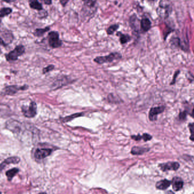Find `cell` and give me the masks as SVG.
Here are the masks:
<instances>
[{
  "label": "cell",
  "instance_id": "38",
  "mask_svg": "<svg viewBox=\"0 0 194 194\" xmlns=\"http://www.w3.org/2000/svg\"><path fill=\"white\" fill-rule=\"evenodd\" d=\"M39 194H46V193H40Z\"/></svg>",
  "mask_w": 194,
  "mask_h": 194
},
{
  "label": "cell",
  "instance_id": "3",
  "mask_svg": "<svg viewBox=\"0 0 194 194\" xmlns=\"http://www.w3.org/2000/svg\"><path fill=\"white\" fill-rule=\"evenodd\" d=\"M157 14L161 18H167L172 12V5L170 2L165 1H160L159 6L157 9Z\"/></svg>",
  "mask_w": 194,
  "mask_h": 194
},
{
  "label": "cell",
  "instance_id": "1",
  "mask_svg": "<svg viewBox=\"0 0 194 194\" xmlns=\"http://www.w3.org/2000/svg\"><path fill=\"white\" fill-rule=\"evenodd\" d=\"M81 10V17L84 19L87 18L88 20L93 17L97 10L96 1H84Z\"/></svg>",
  "mask_w": 194,
  "mask_h": 194
},
{
  "label": "cell",
  "instance_id": "16",
  "mask_svg": "<svg viewBox=\"0 0 194 194\" xmlns=\"http://www.w3.org/2000/svg\"><path fill=\"white\" fill-rule=\"evenodd\" d=\"M14 40V36L12 33H5L1 35L0 37V44L4 46H7L10 44Z\"/></svg>",
  "mask_w": 194,
  "mask_h": 194
},
{
  "label": "cell",
  "instance_id": "32",
  "mask_svg": "<svg viewBox=\"0 0 194 194\" xmlns=\"http://www.w3.org/2000/svg\"><path fill=\"white\" fill-rule=\"evenodd\" d=\"M142 139L144 141L146 142L148 141H150L152 139V136L148 133H143L142 136Z\"/></svg>",
  "mask_w": 194,
  "mask_h": 194
},
{
  "label": "cell",
  "instance_id": "28",
  "mask_svg": "<svg viewBox=\"0 0 194 194\" xmlns=\"http://www.w3.org/2000/svg\"><path fill=\"white\" fill-rule=\"evenodd\" d=\"M12 9L10 7H4L0 9V18L7 16L12 13Z\"/></svg>",
  "mask_w": 194,
  "mask_h": 194
},
{
  "label": "cell",
  "instance_id": "19",
  "mask_svg": "<svg viewBox=\"0 0 194 194\" xmlns=\"http://www.w3.org/2000/svg\"><path fill=\"white\" fill-rule=\"evenodd\" d=\"M171 185V181L167 179L160 180V181L156 183L155 187L158 190H166L167 188H169Z\"/></svg>",
  "mask_w": 194,
  "mask_h": 194
},
{
  "label": "cell",
  "instance_id": "35",
  "mask_svg": "<svg viewBox=\"0 0 194 194\" xmlns=\"http://www.w3.org/2000/svg\"><path fill=\"white\" fill-rule=\"evenodd\" d=\"M60 2L62 5V6H65L69 2V1H60Z\"/></svg>",
  "mask_w": 194,
  "mask_h": 194
},
{
  "label": "cell",
  "instance_id": "18",
  "mask_svg": "<svg viewBox=\"0 0 194 194\" xmlns=\"http://www.w3.org/2000/svg\"><path fill=\"white\" fill-rule=\"evenodd\" d=\"M171 183L172 184V189L175 191H179L181 189H182L184 184V182L182 178L177 177H174L172 179V181H171Z\"/></svg>",
  "mask_w": 194,
  "mask_h": 194
},
{
  "label": "cell",
  "instance_id": "23",
  "mask_svg": "<svg viewBox=\"0 0 194 194\" xmlns=\"http://www.w3.org/2000/svg\"><path fill=\"white\" fill-rule=\"evenodd\" d=\"M83 116H84V113H76L66 116L65 117H63L61 120L63 122H68L69 121H71L76 118L81 117Z\"/></svg>",
  "mask_w": 194,
  "mask_h": 194
},
{
  "label": "cell",
  "instance_id": "37",
  "mask_svg": "<svg viewBox=\"0 0 194 194\" xmlns=\"http://www.w3.org/2000/svg\"><path fill=\"white\" fill-rule=\"evenodd\" d=\"M165 194H175L172 191H167L166 193Z\"/></svg>",
  "mask_w": 194,
  "mask_h": 194
},
{
  "label": "cell",
  "instance_id": "21",
  "mask_svg": "<svg viewBox=\"0 0 194 194\" xmlns=\"http://www.w3.org/2000/svg\"><path fill=\"white\" fill-rule=\"evenodd\" d=\"M116 35L119 37L120 43L122 45H125L131 40V35L128 34H124L121 31H118Z\"/></svg>",
  "mask_w": 194,
  "mask_h": 194
},
{
  "label": "cell",
  "instance_id": "26",
  "mask_svg": "<svg viewBox=\"0 0 194 194\" xmlns=\"http://www.w3.org/2000/svg\"><path fill=\"white\" fill-rule=\"evenodd\" d=\"M49 30H50L49 27H47L44 29H35L33 34L36 37H40L45 34V33H46L47 31H48Z\"/></svg>",
  "mask_w": 194,
  "mask_h": 194
},
{
  "label": "cell",
  "instance_id": "4",
  "mask_svg": "<svg viewBox=\"0 0 194 194\" xmlns=\"http://www.w3.org/2000/svg\"><path fill=\"white\" fill-rule=\"evenodd\" d=\"M29 88V86L24 85L22 86H18L17 85L6 86L4 87L1 91V94L2 95H9L13 96L16 94L19 91H25Z\"/></svg>",
  "mask_w": 194,
  "mask_h": 194
},
{
  "label": "cell",
  "instance_id": "15",
  "mask_svg": "<svg viewBox=\"0 0 194 194\" xmlns=\"http://www.w3.org/2000/svg\"><path fill=\"white\" fill-rule=\"evenodd\" d=\"M151 28V22L150 19L143 16L140 20V30L142 33L148 32Z\"/></svg>",
  "mask_w": 194,
  "mask_h": 194
},
{
  "label": "cell",
  "instance_id": "31",
  "mask_svg": "<svg viewBox=\"0 0 194 194\" xmlns=\"http://www.w3.org/2000/svg\"><path fill=\"white\" fill-rule=\"evenodd\" d=\"M55 68V66L52 64H51V65H49L47 67H45L44 69H43V73L45 74H46V73H48L50 71H51L52 70H53Z\"/></svg>",
  "mask_w": 194,
  "mask_h": 194
},
{
  "label": "cell",
  "instance_id": "29",
  "mask_svg": "<svg viewBox=\"0 0 194 194\" xmlns=\"http://www.w3.org/2000/svg\"><path fill=\"white\" fill-rule=\"evenodd\" d=\"M188 113H189V112L186 109H184L183 110H180L179 116H178L179 120H180L181 121H184L185 120H186L187 116Z\"/></svg>",
  "mask_w": 194,
  "mask_h": 194
},
{
  "label": "cell",
  "instance_id": "27",
  "mask_svg": "<svg viewBox=\"0 0 194 194\" xmlns=\"http://www.w3.org/2000/svg\"><path fill=\"white\" fill-rule=\"evenodd\" d=\"M120 27L119 24H113L110 25L108 29H107V34L110 35L114 34V32L116 31Z\"/></svg>",
  "mask_w": 194,
  "mask_h": 194
},
{
  "label": "cell",
  "instance_id": "36",
  "mask_svg": "<svg viewBox=\"0 0 194 194\" xmlns=\"http://www.w3.org/2000/svg\"><path fill=\"white\" fill-rule=\"evenodd\" d=\"M44 3L47 5H51L52 4V1L51 0H47V1H44Z\"/></svg>",
  "mask_w": 194,
  "mask_h": 194
},
{
  "label": "cell",
  "instance_id": "20",
  "mask_svg": "<svg viewBox=\"0 0 194 194\" xmlns=\"http://www.w3.org/2000/svg\"><path fill=\"white\" fill-rule=\"evenodd\" d=\"M107 100L109 103L113 104H119L124 103V101L119 96L114 95L113 93L109 94L107 96Z\"/></svg>",
  "mask_w": 194,
  "mask_h": 194
},
{
  "label": "cell",
  "instance_id": "25",
  "mask_svg": "<svg viewBox=\"0 0 194 194\" xmlns=\"http://www.w3.org/2000/svg\"><path fill=\"white\" fill-rule=\"evenodd\" d=\"M19 169L18 168H13L12 169L6 172V175L9 181H12L13 178L14 177L18 172H19Z\"/></svg>",
  "mask_w": 194,
  "mask_h": 194
},
{
  "label": "cell",
  "instance_id": "13",
  "mask_svg": "<svg viewBox=\"0 0 194 194\" xmlns=\"http://www.w3.org/2000/svg\"><path fill=\"white\" fill-rule=\"evenodd\" d=\"M52 150L51 148H37L35 151L34 158L36 160H41L45 159L46 157L50 155Z\"/></svg>",
  "mask_w": 194,
  "mask_h": 194
},
{
  "label": "cell",
  "instance_id": "6",
  "mask_svg": "<svg viewBox=\"0 0 194 194\" xmlns=\"http://www.w3.org/2000/svg\"><path fill=\"white\" fill-rule=\"evenodd\" d=\"M25 51V48L22 45H18L16 47V48L12 51L9 52L8 54H6L7 61H15L17 60L19 57L23 55Z\"/></svg>",
  "mask_w": 194,
  "mask_h": 194
},
{
  "label": "cell",
  "instance_id": "30",
  "mask_svg": "<svg viewBox=\"0 0 194 194\" xmlns=\"http://www.w3.org/2000/svg\"><path fill=\"white\" fill-rule=\"evenodd\" d=\"M180 72H181V71L179 69L175 72L174 76H173V78H172V79L171 80V83H170V85H174L176 83L177 78H178V75L180 74Z\"/></svg>",
  "mask_w": 194,
  "mask_h": 194
},
{
  "label": "cell",
  "instance_id": "22",
  "mask_svg": "<svg viewBox=\"0 0 194 194\" xmlns=\"http://www.w3.org/2000/svg\"><path fill=\"white\" fill-rule=\"evenodd\" d=\"M149 150L150 148L134 146L131 148V153L133 155H142L145 153H147Z\"/></svg>",
  "mask_w": 194,
  "mask_h": 194
},
{
  "label": "cell",
  "instance_id": "5",
  "mask_svg": "<svg viewBox=\"0 0 194 194\" xmlns=\"http://www.w3.org/2000/svg\"><path fill=\"white\" fill-rule=\"evenodd\" d=\"M48 45L53 48H57L61 47L63 43L59 38V34L57 31H52L48 35Z\"/></svg>",
  "mask_w": 194,
  "mask_h": 194
},
{
  "label": "cell",
  "instance_id": "7",
  "mask_svg": "<svg viewBox=\"0 0 194 194\" xmlns=\"http://www.w3.org/2000/svg\"><path fill=\"white\" fill-rule=\"evenodd\" d=\"M21 110L25 117L33 118L37 114V105L35 101H31L29 106H22Z\"/></svg>",
  "mask_w": 194,
  "mask_h": 194
},
{
  "label": "cell",
  "instance_id": "14",
  "mask_svg": "<svg viewBox=\"0 0 194 194\" xmlns=\"http://www.w3.org/2000/svg\"><path fill=\"white\" fill-rule=\"evenodd\" d=\"M160 169L163 171L174 170L177 171L179 169L180 165L179 163L176 162H169L164 163H161L159 165Z\"/></svg>",
  "mask_w": 194,
  "mask_h": 194
},
{
  "label": "cell",
  "instance_id": "17",
  "mask_svg": "<svg viewBox=\"0 0 194 194\" xmlns=\"http://www.w3.org/2000/svg\"><path fill=\"white\" fill-rule=\"evenodd\" d=\"M20 161V158L18 157H11L4 160L2 163H0V172L2 171L7 165L10 164H17Z\"/></svg>",
  "mask_w": 194,
  "mask_h": 194
},
{
  "label": "cell",
  "instance_id": "11",
  "mask_svg": "<svg viewBox=\"0 0 194 194\" xmlns=\"http://www.w3.org/2000/svg\"><path fill=\"white\" fill-rule=\"evenodd\" d=\"M166 109L165 105H160L151 107L148 113V119L151 121H155L157 120V116L162 113Z\"/></svg>",
  "mask_w": 194,
  "mask_h": 194
},
{
  "label": "cell",
  "instance_id": "12",
  "mask_svg": "<svg viewBox=\"0 0 194 194\" xmlns=\"http://www.w3.org/2000/svg\"><path fill=\"white\" fill-rule=\"evenodd\" d=\"M171 45L175 46L177 48H181L182 50L185 52L188 51L189 46L188 43H186L185 42H183L179 37H173L170 39V41Z\"/></svg>",
  "mask_w": 194,
  "mask_h": 194
},
{
  "label": "cell",
  "instance_id": "8",
  "mask_svg": "<svg viewBox=\"0 0 194 194\" xmlns=\"http://www.w3.org/2000/svg\"><path fill=\"white\" fill-rule=\"evenodd\" d=\"M73 81H74V80H72L68 76H60V77L57 78V79L53 83V84L51 86V89L52 90H57L60 88L63 87V86L68 85Z\"/></svg>",
  "mask_w": 194,
  "mask_h": 194
},
{
  "label": "cell",
  "instance_id": "39",
  "mask_svg": "<svg viewBox=\"0 0 194 194\" xmlns=\"http://www.w3.org/2000/svg\"><path fill=\"white\" fill-rule=\"evenodd\" d=\"M0 194H1V193H0Z\"/></svg>",
  "mask_w": 194,
  "mask_h": 194
},
{
  "label": "cell",
  "instance_id": "24",
  "mask_svg": "<svg viewBox=\"0 0 194 194\" xmlns=\"http://www.w3.org/2000/svg\"><path fill=\"white\" fill-rule=\"evenodd\" d=\"M29 5L31 8L35 9V10H38L39 11L43 10V6L42 4L40 3L38 1H31L29 2Z\"/></svg>",
  "mask_w": 194,
  "mask_h": 194
},
{
  "label": "cell",
  "instance_id": "2",
  "mask_svg": "<svg viewBox=\"0 0 194 194\" xmlns=\"http://www.w3.org/2000/svg\"><path fill=\"white\" fill-rule=\"evenodd\" d=\"M122 55L118 52H111L108 55L106 56H98L93 59V61L98 64H103L105 63L113 62L114 60H120L122 59Z\"/></svg>",
  "mask_w": 194,
  "mask_h": 194
},
{
  "label": "cell",
  "instance_id": "9",
  "mask_svg": "<svg viewBox=\"0 0 194 194\" xmlns=\"http://www.w3.org/2000/svg\"><path fill=\"white\" fill-rule=\"evenodd\" d=\"M6 128L13 133L19 134L22 131L23 125L16 120H9L6 122Z\"/></svg>",
  "mask_w": 194,
  "mask_h": 194
},
{
  "label": "cell",
  "instance_id": "10",
  "mask_svg": "<svg viewBox=\"0 0 194 194\" xmlns=\"http://www.w3.org/2000/svg\"><path fill=\"white\" fill-rule=\"evenodd\" d=\"M129 25L133 31V33L137 36H138L141 30H140V19L138 18L136 14H132L129 18Z\"/></svg>",
  "mask_w": 194,
  "mask_h": 194
},
{
  "label": "cell",
  "instance_id": "34",
  "mask_svg": "<svg viewBox=\"0 0 194 194\" xmlns=\"http://www.w3.org/2000/svg\"><path fill=\"white\" fill-rule=\"evenodd\" d=\"M131 138L135 141H140L142 139V136L138 134L137 136H131Z\"/></svg>",
  "mask_w": 194,
  "mask_h": 194
},
{
  "label": "cell",
  "instance_id": "33",
  "mask_svg": "<svg viewBox=\"0 0 194 194\" xmlns=\"http://www.w3.org/2000/svg\"><path fill=\"white\" fill-rule=\"evenodd\" d=\"M188 128L190 130L191 133V136L190 137V140L191 141H194V137H193V131H194V124L193 123H190L188 124Z\"/></svg>",
  "mask_w": 194,
  "mask_h": 194
}]
</instances>
